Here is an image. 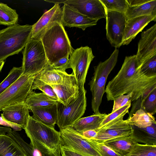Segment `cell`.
<instances>
[{
    "label": "cell",
    "mask_w": 156,
    "mask_h": 156,
    "mask_svg": "<svg viewBox=\"0 0 156 156\" xmlns=\"http://www.w3.org/2000/svg\"><path fill=\"white\" fill-rule=\"evenodd\" d=\"M118 54L119 50L115 48L107 59L100 62L94 67L93 76L88 85L92 95L91 108L94 114L100 113L99 108L105 93L106 81L108 75L117 62Z\"/></svg>",
    "instance_id": "4"
},
{
    "label": "cell",
    "mask_w": 156,
    "mask_h": 156,
    "mask_svg": "<svg viewBox=\"0 0 156 156\" xmlns=\"http://www.w3.org/2000/svg\"><path fill=\"white\" fill-rule=\"evenodd\" d=\"M94 57L91 48L88 46L74 49L70 55V68L73 70L72 73L80 91L84 89L88 71Z\"/></svg>",
    "instance_id": "9"
},
{
    "label": "cell",
    "mask_w": 156,
    "mask_h": 156,
    "mask_svg": "<svg viewBox=\"0 0 156 156\" xmlns=\"http://www.w3.org/2000/svg\"><path fill=\"white\" fill-rule=\"evenodd\" d=\"M132 94L121 95L114 100V104L111 112L120 108L126 105L130 100Z\"/></svg>",
    "instance_id": "39"
},
{
    "label": "cell",
    "mask_w": 156,
    "mask_h": 156,
    "mask_svg": "<svg viewBox=\"0 0 156 156\" xmlns=\"http://www.w3.org/2000/svg\"><path fill=\"white\" fill-rule=\"evenodd\" d=\"M140 69L148 77L156 76V54L145 60L140 66Z\"/></svg>",
    "instance_id": "34"
},
{
    "label": "cell",
    "mask_w": 156,
    "mask_h": 156,
    "mask_svg": "<svg viewBox=\"0 0 156 156\" xmlns=\"http://www.w3.org/2000/svg\"><path fill=\"white\" fill-rule=\"evenodd\" d=\"M141 35L136 55L140 65L145 60L156 54V24L143 32Z\"/></svg>",
    "instance_id": "16"
},
{
    "label": "cell",
    "mask_w": 156,
    "mask_h": 156,
    "mask_svg": "<svg viewBox=\"0 0 156 156\" xmlns=\"http://www.w3.org/2000/svg\"><path fill=\"white\" fill-rule=\"evenodd\" d=\"M131 102L130 100L124 106L108 114L102 122L99 128L112 121L121 117H123L126 113H129V109L130 107Z\"/></svg>",
    "instance_id": "36"
},
{
    "label": "cell",
    "mask_w": 156,
    "mask_h": 156,
    "mask_svg": "<svg viewBox=\"0 0 156 156\" xmlns=\"http://www.w3.org/2000/svg\"><path fill=\"white\" fill-rule=\"evenodd\" d=\"M35 119L50 126L54 127L57 119V105L47 108H31Z\"/></svg>",
    "instance_id": "26"
},
{
    "label": "cell",
    "mask_w": 156,
    "mask_h": 156,
    "mask_svg": "<svg viewBox=\"0 0 156 156\" xmlns=\"http://www.w3.org/2000/svg\"><path fill=\"white\" fill-rule=\"evenodd\" d=\"M30 142L42 144L54 152L60 151L61 138L60 132L30 116L24 129Z\"/></svg>",
    "instance_id": "5"
},
{
    "label": "cell",
    "mask_w": 156,
    "mask_h": 156,
    "mask_svg": "<svg viewBox=\"0 0 156 156\" xmlns=\"http://www.w3.org/2000/svg\"><path fill=\"white\" fill-rule=\"evenodd\" d=\"M69 56L62 58L49 66L56 69L66 71V69L70 68Z\"/></svg>",
    "instance_id": "40"
},
{
    "label": "cell",
    "mask_w": 156,
    "mask_h": 156,
    "mask_svg": "<svg viewBox=\"0 0 156 156\" xmlns=\"http://www.w3.org/2000/svg\"><path fill=\"white\" fill-rule=\"evenodd\" d=\"M87 140L101 156H122L115 152L103 142H98L93 139Z\"/></svg>",
    "instance_id": "38"
},
{
    "label": "cell",
    "mask_w": 156,
    "mask_h": 156,
    "mask_svg": "<svg viewBox=\"0 0 156 156\" xmlns=\"http://www.w3.org/2000/svg\"><path fill=\"white\" fill-rule=\"evenodd\" d=\"M140 108L152 115H154L156 112V88L150 93L141 104L140 103Z\"/></svg>",
    "instance_id": "35"
},
{
    "label": "cell",
    "mask_w": 156,
    "mask_h": 156,
    "mask_svg": "<svg viewBox=\"0 0 156 156\" xmlns=\"http://www.w3.org/2000/svg\"><path fill=\"white\" fill-rule=\"evenodd\" d=\"M37 89L40 90L51 98L58 101L57 95L52 87L35 77L32 83L31 89L33 91V90Z\"/></svg>",
    "instance_id": "37"
},
{
    "label": "cell",
    "mask_w": 156,
    "mask_h": 156,
    "mask_svg": "<svg viewBox=\"0 0 156 156\" xmlns=\"http://www.w3.org/2000/svg\"><path fill=\"white\" fill-rule=\"evenodd\" d=\"M32 26L18 24L0 30V62L17 54L30 39Z\"/></svg>",
    "instance_id": "3"
},
{
    "label": "cell",
    "mask_w": 156,
    "mask_h": 156,
    "mask_svg": "<svg viewBox=\"0 0 156 156\" xmlns=\"http://www.w3.org/2000/svg\"><path fill=\"white\" fill-rule=\"evenodd\" d=\"M126 156H156V145L136 143Z\"/></svg>",
    "instance_id": "31"
},
{
    "label": "cell",
    "mask_w": 156,
    "mask_h": 156,
    "mask_svg": "<svg viewBox=\"0 0 156 156\" xmlns=\"http://www.w3.org/2000/svg\"><path fill=\"white\" fill-rule=\"evenodd\" d=\"M125 14L127 20L143 16H156V0H151L148 2L136 6H130L128 5Z\"/></svg>",
    "instance_id": "28"
},
{
    "label": "cell",
    "mask_w": 156,
    "mask_h": 156,
    "mask_svg": "<svg viewBox=\"0 0 156 156\" xmlns=\"http://www.w3.org/2000/svg\"><path fill=\"white\" fill-rule=\"evenodd\" d=\"M29 109L24 102L9 105L2 109L1 117L11 125L24 129L30 116Z\"/></svg>",
    "instance_id": "15"
},
{
    "label": "cell",
    "mask_w": 156,
    "mask_h": 156,
    "mask_svg": "<svg viewBox=\"0 0 156 156\" xmlns=\"http://www.w3.org/2000/svg\"><path fill=\"white\" fill-rule=\"evenodd\" d=\"M151 0H127L130 6H134L142 5L150 2Z\"/></svg>",
    "instance_id": "43"
},
{
    "label": "cell",
    "mask_w": 156,
    "mask_h": 156,
    "mask_svg": "<svg viewBox=\"0 0 156 156\" xmlns=\"http://www.w3.org/2000/svg\"><path fill=\"white\" fill-rule=\"evenodd\" d=\"M156 20V16H143L127 20L122 45L129 44L149 23Z\"/></svg>",
    "instance_id": "18"
},
{
    "label": "cell",
    "mask_w": 156,
    "mask_h": 156,
    "mask_svg": "<svg viewBox=\"0 0 156 156\" xmlns=\"http://www.w3.org/2000/svg\"><path fill=\"white\" fill-rule=\"evenodd\" d=\"M140 66L136 55L126 57L120 69L105 89L108 101L131 93L130 101H135L156 88V76H145L140 70Z\"/></svg>",
    "instance_id": "1"
},
{
    "label": "cell",
    "mask_w": 156,
    "mask_h": 156,
    "mask_svg": "<svg viewBox=\"0 0 156 156\" xmlns=\"http://www.w3.org/2000/svg\"><path fill=\"white\" fill-rule=\"evenodd\" d=\"M62 8L59 4H55L46 11L35 23L32 25L30 39L40 40L44 33L51 27L55 22L62 23Z\"/></svg>",
    "instance_id": "14"
},
{
    "label": "cell",
    "mask_w": 156,
    "mask_h": 156,
    "mask_svg": "<svg viewBox=\"0 0 156 156\" xmlns=\"http://www.w3.org/2000/svg\"><path fill=\"white\" fill-rule=\"evenodd\" d=\"M50 86L57 95L58 102L65 106L75 99L80 92L76 81L66 84Z\"/></svg>",
    "instance_id": "21"
},
{
    "label": "cell",
    "mask_w": 156,
    "mask_h": 156,
    "mask_svg": "<svg viewBox=\"0 0 156 156\" xmlns=\"http://www.w3.org/2000/svg\"><path fill=\"white\" fill-rule=\"evenodd\" d=\"M18 15L15 10L0 2V25L9 26L17 24Z\"/></svg>",
    "instance_id": "30"
},
{
    "label": "cell",
    "mask_w": 156,
    "mask_h": 156,
    "mask_svg": "<svg viewBox=\"0 0 156 156\" xmlns=\"http://www.w3.org/2000/svg\"><path fill=\"white\" fill-rule=\"evenodd\" d=\"M126 121L131 125L138 128H145L152 124H156L154 117L141 108L129 113Z\"/></svg>",
    "instance_id": "27"
},
{
    "label": "cell",
    "mask_w": 156,
    "mask_h": 156,
    "mask_svg": "<svg viewBox=\"0 0 156 156\" xmlns=\"http://www.w3.org/2000/svg\"><path fill=\"white\" fill-rule=\"evenodd\" d=\"M13 139L27 156H61V151L54 152L37 142H30V144H28L19 134L16 135Z\"/></svg>",
    "instance_id": "20"
},
{
    "label": "cell",
    "mask_w": 156,
    "mask_h": 156,
    "mask_svg": "<svg viewBox=\"0 0 156 156\" xmlns=\"http://www.w3.org/2000/svg\"><path fill=\"white\" fill-rule=\"evenodd\" d=\"M5 62L4 61L0 62V72L2 70L4 65Z\"/></svg>",
    "instance_id": "45"
},
{
    "label": "cell",
    "mask_w": 156,
    "mask_h": 156,
    "mask_svg": "<svg viewBox=\"0 0 156 156\" xmlns=\"http://www.w3.org/2000/svg\"><path fill=\"white\" fill-rule=\"evenodd\" d=\"M0 156H27L11 137L0 134Z\"/></svg>",
    "instance_id": "29"
},
{
    "label": "cell",
    "mask_w": 156,
    "mask_h": 156,
    "mask_svg": "<svg viewBox=\"0 0 156 156\" xmlns=\"http://www.w3.org/2000/svg\"><path fill=\"white\" fill-rule=\"evenodd\" d=\"M36 76L22 75L11 85L0 94V111L9 105L24 102L32 90Z\"/></svg>",
    "instance_id": "8"
},
{
    "label": "cell",
    "mask_w": 156,
    "mask_h": 156,
    "mask_svg": "<svg viewBox=\"0 0 156 156\" xmlns=\"http://www.w3.org/2000/svg\"><path fill=\"white\" fill-rule=\"evenodd\" d=\"M12 131V129L9 127H5L0 126V134H5Z\"/></svg>",
    "instance_id": "44"
},
{
    "label": "cell",
    "mask_w": 156,
    "mask_h": 156,
    "mask_svg": "<svg viewBox=\"0 0 156 156\" xmlns=\"http://www.w3.org/2000/svg\"><path fill=\"white\" fill-rule=\"evenodd\" d=\"M132 126L133 132L130 135L137 143L156 145V124L145 128Z\"/></svg>",
    "instance_id": "22"
},
{
    "label": "cell",
    "mask_w": 156,
    "mask_h": 156,
    "mask_svg": "<svg viewBox=\"0 0 156 156\" xmlns=\"http://www.w3.org/2000/svg\"><path fill=\"white\" fill-rule=\"evenodd\" d=\"M61 145L85 156H101L88 140L71 126L60 129Z\"/></svg>",
    "instance_id": "10"
},
{
    "label": "cell",
    "mask_w": 156,
    "mask_h": 156,
    "mask_svg": "<svg viewBox=\"0 0 156 156\" xmlns=\"http://www.w3.org/2000/svg\"><path fill=\"white\" fill-rule=\"evenodd\" d=\"M49 65L40 40L30 39L24 48L22 75L36 76Z\"/></svg>",
    "instance_id": "6"
},
{
    "label": "cell",
    "mask_w": 156,
    "mask_h": 156,
    "mask_svg": "<svg viewBox=\"0 0 156 156\" xmlns=\"http://www.w3.org/2000/svg\"><path fill=\"white\" fill-rule=\"evenodd\" d=\"M23 73L22 66L13 67L8 76L0 83V94L14 83Z\"/></svg>",
    "instance_id": "32"
},
{
    "label": "cell",
    "mask_w": 156,
    "mask_h": 156,
    "mask_svg": "<svg viewBox=\"0 0 156 156\" xmlns=\"http://www.w3.org/2000/svg\"><path fill=\"white\" fill-rule=\"evenodd\" d=\"M35 78L50 85H60L76 81L74 76L51 67L49 65Z\"/></svg>",
    "instance_id": "19"
},
{
    "label": "cell",
    "mask_w": 156,
    "mask_h": 156,
    "mask_svg": "<svg viewBox=\"0 0 156 156\" xmlns=\"http://www.w3.org/2000/svg\"><path fill=\"white\" fill-rule=\"evenodd\" d=\"M106 11L117 12L125 14L128 6L127 0H100Z\"/></svg>",
    "instance_id": "33"
},
{
    "label": "cell",
    "mask_w": 156,
    "mask_h": 156,
    "mask_svg": "<svg viewBox=\"0 0 156 156\" xmlns=\"http://www.w3.org/2000/svg\"><path fill=\"white\" fill-rule=\"evenodd\" d=\"M73 10L98 20L106 18V10L100 0H62Z\"/></svg>",
    "instance_id": "13"
},
{
    "label": "cell",
    "mask_w": 156,
    "mask_h": 156,
    "mask_svg": "<svg viewBox=\"0 0 156 156\" xmlns=\"http://www.w3.org/2000/svg\"><path fill=\"white\" fill-rule=\"evenodd\" d=\"M106 37L112 46L117 48L122 45L127 19L125 14L106 11Z\"/></svg>",
    "instance_id": "11"
},
{
    "label": "cell",
    "mask_w": 156,
    "mask_h": 156,
    "mask_svg": "<svg viewBox=\"0 0 156 156\" xmlns=\"http://www.w3.org/2000/svg\"><path fill=\"white\" fill-rule=\"evenodd\" d=\"M42 43L49 65L69 56L74 49L62 23L55 22L42 35Z\"/></svg>",
    "instance_id": "2"
},
{
    "label": "cell",
    "mask_w": 156,
    "mask_h": 156,
    "mask_svg": "<svg viewBox=\"0 0 156 156\" xmlns=\"http://www.w3.org/2000/svg\"><path fill=\"white\" fill-rule=\"evenodd\" d=\"M115 152L126 156L137 143L131 135L116 138L103 142Z\"/></svg>",
    "instance_id": "24"
},
{
    "label": "cell",
    "mask_w": 156,
    "mask_h": 156,
    "mask_svg": "<svg viewBox=\"0 0 156 156\" xmlns=\"http://www.w3.org/2000/svg\"><path fill=\"white\" fill-rule=\"evenodd\" d=\"M123 118L112 121L95 130L97 135L92 139L103 143L116 138L130 136L133 132L132 126L124 120Z\"/></svg>",
    "instance_id": "12"
},
{
    "label": "cell",
    "mask_w": 156,
    "mask_h": 156,
    "mask_svg": "<svg viewBox=\"0 0 156 156\" xmlns=\"http://www.w3.org/2000/svg\"><path fill=\"white\" fill-rule=\"evenodd\" d=\"M60 150L61 156H85L69 150L61 145Z\"/></svg>",
    "instance_id": "41"
},
{
    "label": "cell",
    "mask_w": 156,
    "mask_h": 156,
    "mask_svg": "<svg viewBox=\"0 0 156 156\" xmlns=\"http://www.w3.org/2000/svg\"><path fill=\"white\" fill-rule=\"evenodd\" d=\"M108 114L105 113L94 114L81 118L70 126L79 133L89 130H96Z\"/></svg>",
    "instance_id": "23"
},
{
    "label": "cell",
    "mask_w": 156,
    "mask_h": 156,
    "mask_svg": "<svg viewBox=\"0 0 156 156\" xmlns=\"http://www.w3.org/2000/svg\"><path fill=\"white\" fill-rule=\"evenodd\" d=\"M80 133L83 138L86 139H94L96 137L97 135V132L95 130H87Z\"/></svg>",
    "instance_id": "42"
},
{
    "label": "cell",
    "mask_w": 156,
    "mask_h": 156,
    "mask_svg": "<svg viewBox=\"0 0 156 156\" xmlns=\"http://www.w3.org/2000/svg\"><path fill=\"white\" fill-rule=\"evenodd\" d=\"M87 91H80L78 97L68 105H57L56 124L60 129L70 126L84 115L87 106Z\"/></svg>",
    "instance_id": "7"
},
{
    "label": "cell",
    "mask_w": 156,
    "mask_h": 156,
    "mask_svg": "<svg viewBox=\"0 0 156 156\" xmlns=\"http://www.w3.org/2000/svg\"><path fill=\"white\" fill-rule=\"evenodd\" d=\"M59 102L43 92L32 91L27 98L24 103L29 109L31 108H47L57 105Z\"/></svg>",
    "instance_id": "25"
},
{
    "label": "cell",
    "mask_w": 156,
    "mask_h": 156,
    "mask_svg": "<svg viewBox=\"0 0 156 156\" xmlns=\"http://www.w3.org/2000/svg\"><path fill=\"white\" fill-rule=\"evenodd\" d=\"M62 9V23L63 26L77 27L84 30L88 27L96 25L98 21L80 14L66 4Z\"/></svg>",
    "instance_id": "17"
}]
</instances>
